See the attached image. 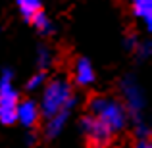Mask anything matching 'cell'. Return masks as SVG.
Masks as SVG:
<instances>
[{
    "label": "cell",
    "mask_w": 152,
    "mask_h": 148,
    "mask_svg": "<svg viewBox=\"0 0 152 148\" xmlns=\"http://www.w3.org/2000/svg\"><path fill=\"white\" fill-rule=\"evenodd\" d=\"M75 102H77V98L73 96L71 83L64 77H54L42 87L39 110L45 117H50V115L58 114L62 110H71L75 106Z\"/></svg>",
    "instance_id": "cell-1"
},
{
    "label": "cell",
    "mask_w": 152,
    "mask_h": 148,
    "mask_svg": "<svg viewBox=\"0 0 152 148\" xmlns=\"http://www.w3.org/2000/svg\"><path fill=\"white\" fill-rule=\"evenodd\" d=\"M89 114L98 117L106 127H110L112 133L125 129L127 125V110L121 104V100L114 98V96H94L89 102Z\"/></svg>",
    "instance_id": "cell-2"
},
{
    "label": "cell",
    "mask_w": 152,
    "mask_h": 148,
    "mask_svg": "<svg viewBox=\"0 0 152 148\" xmlns=\"http://www.w3.org/2000/svg\"><path fill=\"white\" fill-rule=\"evenodd\" d=\"M119 89H121V98H123V106L127 110V115L135 117L137 121H145V108H146V96H145V89L141 87L137 77L133 75H127L121 79L119 83Z\"/></svg>",
    "instance_id": "cell-3"
},
{
    "label": "cell",
    "mask_w": 152,
    "mask_h": 148,
    "mask_svg": "<svg viewBox=\"0 0 152 148\" xmlns=\"http://www.w3.org/2000/svg\"><path fill=\"white\" fill-rule=\"evenodd\" d=\"M18 102L19 96L14 87V71L6 67L0 73V123H4V125L15 123Z\"/></svg>",
    "instance_id": "cell-4"
},
{
    "label": "cell",
    "mask_w": 152,
    "mask_h": 148,
    "mask_svg": "<svg viewBox=\"0 0 152 148\" xmlns=\"http://www.w3.org/2000/svg\"><path fill=\"white\" fill-rule=\"evenodd\" d=\"M81 131L93 148H104L110 144L112 139H114V133H112L110 127H106L100 119L91 114L81 119Z\"/></svg>",
    "instance_id": "cell-5"
},
{
    "label": "cell",
    "mask_w": 152,
    "mask_h": 148,
    "mask_svg": "<svg viewBox=\"0 0 152 148\" xmlns=\"http://www.w3.org/2000/svg\"><path fill=\"white\" fill-rule=\"evenodd\" d=\"M39 117H41V110H39V104L35 102V100L27 98V100H19L18 102V108H15V121H18L19 125L31 129V127L37 125Z\"/></svg>",
    "instance_id": "cell-6"
},
{
    "label": "cell",
    "mask_w": 152,
    "mask_h": 148,
    "mask_svg": "<svg viewBox=\"0 0 152 148\" xmlns=\"http://www.w3.org/2000/svg\"><path fill=\"white\" fill-rule=\"evenodd\" d=\"M96 79V73H94L93 63L87 58H77L73 63V81L77 83L79 87H89L94 83Z\"/></svg>",
    "instance_id": "cell-7"
},
{
    "label": "cell",
    "mask_w": 152,
    "mask_h": 148,
    "mask_svg": "<svg viewBox=\"0 0 152 148\" xmlns=\"http://www.w3.org/2000/svg\"><path fill=\"white\" fill-rule=\"evenodd\" d=\"M69 114H71V110H62V112H58V114L46 117V125H45L46 137L48 139L58 137V135L64 131V127H66L67 119H69Z\"/></svg>",
    "instance_id": "cell-8"
},
{
    "label": "cell",
    "mask_w": 152,
    "mask_h": 148,
    "mask_svg": "<svg viewBox=\"0 0 152 148\" xmlns=\"http://www.w3.org/2000/svg\"><path fill=\"white\" fill-rule=\"evenodd\" d=\"M131 2V10H133V15L142 21V25L146 29L152 27V0H129Z\"/></svg>",
    "instance_id": "cell-9"
},
{
    "label": "cell",
    "mask_w": 152,
    "mask_h": 148,
    "mask_svg": "<svg viewBox=\"0 0 152 148\" xmlns=\"http://www.w3.org/2000/svg\"><path fill=\"white\" fill-rule=\"evenodd\" d=\"M15 6H18L19 14L31 21L33 15H37L41 12V6H42V0H15Z\"/></svg>",
    "instance_id": "cell-10"
},
{
    "label": "cell",
    "mask_w": 152,
    "mask_h": 148,
    "mask_svg": "<svg viewBox=\"0 0 152 148\" xmlns=\"http://www.w3.org/2000/svg\"><path fill=\"white\" fill-rule=\"evenodd\" d=\"M31 23H33L35 29H37L39 33H42V35H50L52 31H54V25H52L50 17H48V15H45V12H42V10L39 12L37 15H33Z\"/></svg>",
    "instance_id": "cell-11"
},
{
    "label": "cell",
    "mask_w": 152,
    "mask_h": 148,
    "mask_svg": "<svg viewBox=\"0 0 152 148\" xmlns=\"http://www.w3.org/2000/svg\"><path fill=\"white\" fill-rule=\"evenodd\" d=\"M52 62H54V54H52L50 48H46V46H39L37 50V66L41 71L48 69L52 66Z\"/></svg>",
    "instance_id": "cell-12"
},
{
    "label": "cell",
    "mask_w": 152,
    "mask_h": 148,
    "mask_svg": "<svg viewBox=\"0 0 152 148\" xmlns=\"http://www.w3.org/2000/svg\"><path fill=\"white\" fill-rule=\"evenodd\" d=\"M46 83V75L45 71H39V73H35L33 77H29V81H27V90H41L42 87H45Z\"/></svg>",
    "instance_id": "cell-13"
},
{
    "label": "cell",
    "mask_w": 152,
    "mask_h": 148,
    "mask_svg": "<svg viewBox=\"0 0 152 148\" xmlns=\"http://www.w3.org/2000/svg\"><path fill=\"white\" fill-rule=\"evenodd\" d=\"M135 54H137L141 60H146L150 56V42H146V41L141 42V41H139L137 46H135Z\"/></svg>",
    "instance_id": "cell-14"
},
{
    "label": "cell",
    "mask_w": 152,
    "mask_h": 148,
    "mask_svg": "<svg viewBox=\"0 0 152 148\" xmlns=\"http://www.w3.org/2000/svg\"><path fill=\"white\" fill-rule=\"evenodd\" d=\"M135 148H152V144H150L148 139H139L137 144H135Z\"/></svg>",
    "instance_id": "cell-15"
}]
</instances>
